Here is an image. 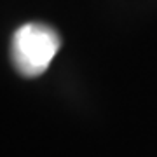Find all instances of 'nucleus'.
<instances>
[{
    "label": "nucleus",
    "instance_id": "f257e3e1",
    "mask_svg": "<svg viewBox=\"0 0 157 157\" xmlns=\"http://www.w3.org/2000/svg\"><path fill=\"white\" fill-rule=\"evenodd\" d=\"M59 47L61 39L54 28L42 23H26L12 37V63L25 77H39L49 68Z\"/></svg>",
    "mask_w": 157,
    "mask_h": 157
}]
</instances>
